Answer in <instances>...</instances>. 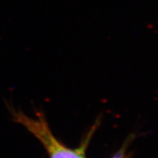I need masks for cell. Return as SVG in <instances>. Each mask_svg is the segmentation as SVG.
Returning a JSON list of instances; mask_svg holds the SVG:
<instances>
[{
    "instance_id": "obj_2",
    "label": "cell",
    "mask_w": 158,
    "mask_h": 158,
    "mask_svg": "<svg viewBox=\"0 0 158 158\" xmlns=\"http://www.w3.org/2000/svg\"><path fill=\"white\" fill-rule=\"evenodd\" d=\"M124 155H125V148H122L112 158H124Z\"/></svg>"
},
{
    "instance_id": "obj_1",
    "label": "cell",
    "mask_w": 158,
    "mask_h": 158,
    "mask_svg": "<svg viewBox=\"0 0 158 158\" xmlns=\"http://www.w3.org/2000/svg\"><path fill=\"white\" fill-rule=\"evenodd\" d=\"M13 121L21 124L40 141L46 150L49 158H86V149L89 138L80 147L71 149L64 145L55 137L43 114H37V118L29 117L21 110L7 105Z\"/></svg>"
}]
</instances>
